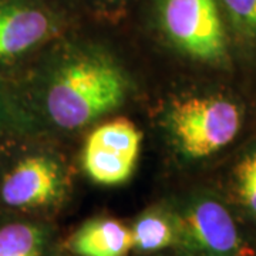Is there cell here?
<instances>
[{
  "label": "cell",
  "mask_w": 256,
  "mask_h": 256,
  "mask_svg": "<svg viewBox=\"0 0 256 256\" xmlns=\"http://www.w3.org/2000/svg\"><path fill=\"white\" fill-rule=\"evenodd\" d=\"M126 96V80L114 64L97 56L67 63L46 94V110L58 127L73 130L117 108Z\"/></svg>",
  "instance_id": "6da1fadb"
},
{
  "label": "cell",
  "mask_w": 256,
  "mask_h": 256,
  "mask_svg": "<svg viewBox=\"0 0 256 256\" xmlns=\"http://www.w3.org/2000/svg\"><path fill=\"white\" fill-rule=\"evenodd\" d=\"M170 127L184 154L204 158L235 140L240 128V111L224 97H190L172 104Z\"/></svg>",
  "instance_id": "7a4b0ae2"
},
{
  "label": "cell",
  "mask_w": 256,
  "mask_h": 256,
  "mask_svg": "<svg viewBox=\"0 0 256 256\" xmlns=\"http://www.w3.org/2000/svg\"><path fill=\"white\" fill-rule=\"evenodd\" d=\"M176 240L196 256H244L238 226L226 206L212 196H196L175 215Z\"/></svg>",
  "instance_id": "3957f363"
},
{
  "label": "cell",
  "mask_w": 256,
  "mask_h": 256,
  "mask_svg": "<svg viewBox=\"0 0 256 256\" xmlns=\"http://www.w3.org/2000/svg\"><path fill=\"white\" fill-rule=\"evenodd\" d=\"M161 20L168 37L185 53L212 63L225 58V33L215 0H164Z\"/></svg>",
  "instance_id": "277c9868"
},
{
  "label": "cell",
  "mask_w": 256,
  "mask_h": 256,
  "mask_svg": "<svg viewBox=\"0 0 256 256\" xmlns=\"http://www.w3.org/2000/svg\"><path fill=\"white\" fill-rule=\"evenodd\" d=\"M142 134L130 120L118 118L96 128L84 148V170L94 182L120 185L131 176Z\"/></svg>",
  "instance_id": "5b68a950"
},
{
  "label": "cell",
  "mask_w": 256,
  "mask_h": 256,
  "mask_svg": "<svg viewBox=\"0 0 256 256\" xmlns=\"http://www.w3.org/2000/svg\"><path fill=\"white\" fill-rule=\"evenodd\" d=\"M60 166L44 156H28L0 182V201L12 210H37L57 202L63 194Z\"/></svg>",
  "instance_id": "8992f818"
},
{
  "label": "cell",
  "mask_w": 256,
  "mask_h": 256,
  "mask_svg": "<svg viewBox=\"0 0 256 256\" xmlns=\"http://www.w3.org/2000/svg\"><path fill=\"white\" fill-rule=\"evenodd\" d=\"M53 32L43 10L24 4H0V60L23 54Z\"/></svg>",
  "instance_id": "52a82bcc"
},
{
  "label": "cell",
  "mask_w": 256,
  "mask_h": 256,
  "mask_svg": "<svg viewBox=\"0 0 256 256\" xmlns=\"http://www.w3.org/2000/svg\"><path fill=\"white\" fill-rule=\"evenodd\" d=\"M67 248L78 256H127L134 244L131 229L120 220L96 218L74 232Z\"/></svg>",
  "instance_id": "ba28073f"
},
{
  "label": "cell",
  "mask_w": 256,
  "mask_h": 256,
  "mask_svg": "<svg viewBox=\"0 0 256 256\" xmlns=\"http://www.w3.org/2000/svg\"><path fill=\"white\" fill-rule=\"evenodd\" d=\"M46 242V230L33 222L0 225V256H44Z\"/></svg>",
  "instance_id": "9c48e42d"
},
{
  "label": "cell",
  "mask_w": 256,
  "mask_h": 256,
  "mask_svg": "<svg viewBox=\"0 0 256 256\" xmlns=\"http://www.w3.org/2000/svg\"><path fill=\"white\" fill-rule=\"evenodd\" d=\"M134 248L142 252H154L176 242V232L172 216L161 210L142 214L131 229Z\"/></svg>",
  "instance_id": "30bf717a"
},
{
  "label": "cell",
  "mask_w": 256,
  "mask_h": 256,
  "mask_svg": "<svg viewBox=\"0 0 256 256\" xmlns=\"http://www.w3.org/2000/svg\"><path fill=\"white\" fill-rule=\"evenodd\" d=\"M238 33L256 44V0H222Z\"/></svg>",
  "instance_id": "8fae6325"
},
{
  "label": "cell",
  "mask_w": 256,
  "mask_h": 256,
  "mask_svg": "<svg viewBox=\"0 0 256 256\" xmlns=\"http://www.w3.org/2000/svg\"><path fill=\"white\" fill-rule=\"evenodd\" d=\"M235 175L240 202L256 215V151L249 152L239 161Z\"/></svg>",
  "instance_id": "7c38bea8"
}]
</instances>
